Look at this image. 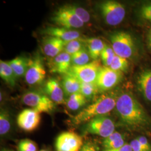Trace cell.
<instances>
[{
    "label": "cell",
    "mask_w": 151,
    "mask_h": 151,
    "mask_svg": "<svg viewBox=\"0 0 151 151\" xmlns=\"http://www.w3.org/2000/svg\"><path fill=\"white\" fill-rule=\"evenodd\" d=\"M11 118L10 114L6 109H1L0 112V134H7L11 129Z\"/></svg>",
    "instance_id": "cell-26"
},
{
    "label": "cell",
    "mask_w": 151,
    "mask_h": 151,
    "mask_svg": "<svg viewBox=\"0 0 151 151\" xmlns=\"http://www.w3.org/2000/svg\"><path fill=\"white\" fill-rule=\"evenodd\" d=\"M130 145L131 146L133 151H146L143 146L141 145L137 139V138L132 140Z\"/></svg>",
    "instance_id": "cell-35"
},
{
    "label": "cell",
    "mask_w": 151,
    "mask_h": 151,
    "mask_svg": "<svg viewBox=\"0 0 151 151\" xmlns=\"http://www.w3.org/2000/svg\"><path fill=\"white\" fill-rule=\"evenodd\" d=\"M118 97L113 93L101 95L76 115L73 119L74 124L78 125L88 122L97 116H105L115 108Z\"/></svg>",
    "instance_id": "cell-2"
},
{
    "label": "cell",
    "mask_w": 151,
    "mask_h": 151,
    "mask_svg": "<svg viewBox=\"0 0 151 151\" xmlns=\"http://www.w3.org/2000/svg\"><path fill=\"white\" fill-rule=\"evenodd\" d=\"M16 121L20 129L27 132H32L40 123V113L32 108L25 109L19 114Z\"/></svg>",
    "instance_id": "cell-12"
},
{
    "label": "cell",
    "mask_w": 151,
    "mask_h": 151,
    "mask_svg": "<svg viewBox=\"0 0 151 151\" xmlns=\"http://www.w3.org/2000/svg\"><path fill=\"white\" fill-rule=\"evenodd\" d=\"M87 100L80 92H77L70 96L66 100L67 108L72 111L77 110L86 104Z\"/></svg>",
    "instance_id": "cell-22"
},
{
    "label": "cell",
    "mask_w": 151,
    "mask_h": 151,
    "mask_svg": "<svg viewBox=\"0 0 151 151\" xmlns=\"http://www.w3.org/2000/svg\"><path fill=\"white\" fill-rule=\"evenodd\" d=\"M136 84L145 100L151 103V68L140 71L137 77Z\"/></svg>",
    "instance_id": "cell-17"
},
{
    "label": "cell",
    "mask_w": 151,
    "mask_h": 151,
    "mask_svg": "<svg viewBox=\"0 0 151 151\" xmlns=\"http://www.w3.org/2000/svg\"><path fill=\"white\" fill-rule=\"evenodd\" d=\"M46 76V70L43 58L40 54H35L29 60V64L25 76V81L30 86L39 85L43 83Z\"/></svg>",
    "instance_id": "cell-7"
},
{
    "label": "cell",
    "mask_w": 151,
    "mask_h": 151,
    "mask_svg": "<svg viewBox=\"0 0 151 151\" xmlns=\"http://www.w3.org/2000/svg\"><path fill=\"white\" fill-rule=\"evenodd\" d=\"M71 66V55L65 52L50 58L48 62L50 72L63 75L68 72Z\"/></svg>",
    "instance_id": "cell-14"
},
{
    "label": "cell",
    "mask_w": 151,
    "mask_h": 151,
    "mask_svg": "<svg viewBox=\"0 0 151 151\" xmlns=\"http://www.w3.org/2000/svg\"><path fill=\"white\" fill-rule=\"evenodd\" d=\"M139 15L143 19L151 23V2L145 4L140 7Z\"/></svg>",
    "instance_id": "cell-31"
},
{
    "label": "cell",
    "mask_w": 151,
    "mask_h": 151,
    "mask_svg": "<svg viewBox=\"0 0 151 151\" xmlns=\"http://www.w3.org/2000/svg\"><path fill=\"white\" fill-rule=\"evenodd\" d=\"M44 92L55 104L66 105L65 93L60 81L55 78H50L44 87Z\"/></svg>",
    "instance_id": "cell-13"
},
{
    "label": "cell",
    "mask_w": 151,
    "mask_h": 151,
    "mask_svg": "<svg viewBox=\"0 0 151 151\" xmlns=\"http://www.w3.org/2000/svg\"><path fill=\"white\" fill-rule=\"evenodd\" d=\"M81 151H96V149L93 144L88 142L83 146Z\"/></svg>",
    "instance_id": "cell-36"
},
{
    "label": "cell",
    "mask_w": 151,
    "mask_h": 151,
    "mask_svg": "<svg viewBox=\"0 0 151 151\" xmlns=\"http://www.w3.org/2000/svg\"><path fill=\"white\" fill-rule=\"evenodd\" d=\"M51 21L59 27H65L69 29H78L84 25V22L67 10L63 6L59 7L54 12L51 18Z\"/></svg>",
    "instance_id": "cell-11"
},
{
    "label": "cell",
    "mask_w": 151,
    "mask_h": 151,
    "mask_svg": "<svg viewBox=\"0 0 151 151\" xmlns=\"http://www.w3.org/2000/svg\"><path fill=\"white\" fill-rule=\"evenodd\" d=\"M115 125L111 119L106 116H100L91 119L87 123L85 132L106 138L115 132Z\"/></svg>",
    "instance_id": "cell-8"
},
{
    "label": "cell",
    "mask_w": 151,
    "mask_h": 151,
    "mask_svg": "<svg viewBox=\"0 0 151 151\" xmlns=\"http://www.w3.org/2000/svg\"><path fill=\"white\" fill-rule=\"evenodd\" d=\"M101 67L100 60H94L83 65L71 66L67 74L74 76L80 82L96 83L99 70Z\"/></svg>",
    "instance_id": "cell-6"
},
{
    "label": "cell",
    "mask_w": 151,
    "mask_h": 151,
    "mask_svg": "<svg viewBox=\"0 0 151 151\" xmlns=\"http://www.w3.org/2000/svg\"><path fill=\"white\" fill-rule=\"evenodd\" d=\"M81 94L87 100L95 98L99 92L96 83H87L80 82V92Z\"/></svg>",
    "instance_id": "cell-25"
},
{
    "label": "cell",
    "mask_w": 151,
    "mask_h": 151,
    "mask_svg": "<svg viewBox=\"0 0 151 151\" xmlns=\"http://www.w3.org/2000/svg\"><path fill=\"white\" fill-rule=\"evenodd\" d=\"M113 150L115 151H133L130 144H127V143H125L124 145L118 149Z\"/></svg>",
    "instance_id": "cell-37"
},
{
    "label": "cell",
    "mask_w": 151,
    "mask_h": 151,
    "mask_svg": "<svg viewBox=\"0 0 151 151\" xmlns=\"http://www.w3.org/2000/svg\"><path fill=\"white\" fill-rule=\"evenodd\" d=\"M61 85L65 95L67 97L80 92V81L70 74L63 75Z\"/></svg>",
    "instance_id": "cell-19"
},
{
    "label": "cell",
    "mask_w": 151,
    "mask_h": 151,
    "mask_svg": "<svg viewBox=\"0 0 151 151\" xmlns=\"http://www.w3.org/2000/svg\"><path fill=\"white\" fill-rule=\"evenodd\" d=\"M47 151V150H40V151Z\"/></svg>",
    "instance_id": "cell-41"
},
{
    "label": "cell",
    "mask_w": 151,
    "mask_h": 151,
    "mask_svg": "<svg viewBox=\"0 0 151 151\" xmlns=\"http://www.w3.org/2000/svg\"><path fill=\"white\" fill-rule=\"evenodd\" d=\"M18 151H37V147L35 142L30 139L21 140L17 146Z\"/></svg>",
    "instance_id": "cell-30"
},
{
    "label": "cell",
    "mask_w": 151,
    "mask_h": 151,
    "mask_svg": "<svg viewBox=\"0 0 151 151\" xmlns=\"http://www.w3.org/2000/svg\"><path fill=\"white\" fill-rule=\"evenodd\" d=\"M1 151H12L10 150H2Z\"/></svg>",
    "instance_id": "cell-40"
},
{
    "label": "cell",
    "mask_w": 151,
    "mask_h": 151,
    "mask_svg": "<svg viewBox=\"0 0 151 151\" xmlns=\"http://www.w3.org/2000/svg\"><path fill=\"white\" fill-rule=\"evenodd\" d=\"M22 101L40 114H52L55 109L56 104L45 92L37 90H31L25 92L22 95Z\"/></svg>",
    "instance_id": "cell-4"
},
{
    "label": "cell",
    "mask_w": 151,
    "mask_h": 151,
    "mask_svg": "<svg viewBox=\"0 0 151 151\" xmlns=\"http://www.w3.org/2000/svg\"><path fill=\"white\" fill-rule=\"evenodd\" d=\"M100 11L106 24L115 27L124 20L126 11L124 6L115 1H105L99 5Z\"/></svg>",
    "instance_id": "cell-5"
},
{
    "label": "cell",
    "mask_w": 151,
    "mask_h": 151,
    "mask_svg": "<svg viewBox=\"0 0 151 151\" xmlns=\"http://www.w3.org/2000/svg\"><path fill=\"white\" fill-rule=\"evenodd\" d=\"M110 40L116 55L128 60L135 55V42L129 33L123 31L113 32L110 36Z\"/></svg>",
    "instance_id": "cell-3"
},
{
    "label": "cell",
    "mask_w": 151,
    "mask_h": 151,
    "mask_svg": "<svg viewBox=\"0 0 151 151\" xmlns=\"http://www.w3.org/2000/svg\"><path fill=\"white\" fill-rule=\"evenodd\" d=\"M109 67L113 70L121 72L122 73L127 72L129 68V62L127 59L116 55L111 65Z\"/></svg>",
    "instance_id": "cell-28"
},
{
    "label": "cell",
    "mask_w": 151,
    "mask_h": 151,
    "mask_svg": "<svg viewBox=\"0 0 151 151\" xmlns=\"http://www.w3.org/2000/svg\"><path fill=\"white\" fill-rule=\"evenodd\" d=\"M147 43L148 48L151 50V28H150L147 33Z\"/></svg>",
    "instance_id": "cell-38"
},
{
    "label": "cell",
    "mask_w": 151,
    "mask_h": 151,
    "mask_svg": "<svg viewBox=\"0 0 151 151\" xmlns=\"http://www.w3.org/2000/svg\"><path fill=\"white\" fill-rule=\"evenodd\" d=\"M63 7L79 18L84 23L90 22V15L84 8L74 4H67L63 6Z\"/></svg>",
    "instance_id": "cell-24"
},
{
    "label": "cell",
    "mask_w": 151,
    "mask_h": 151,
    "mask_svg": "<svg viewBox=\"0 0 151 151\" xmlns=\"http://www.w3.org/2000/svg\"><path fill=\"white\" fill-rule=\"evenodd\" d=\"M65 43L59 38L45 36L42 41L44 53L50 58H54L64 51Z\"/></svg>",
    "instance_id": "cell-15"
},
{
    "label": "cell",
    "mask_w": 151,
    "mask_h": 151,
    "mask_svg": "<svg viewBox=\"0 0 151 151\" xmlns=\"http://www.w3.org/2000/svg\"><path fill=\"white\" fill-rule=\"evenodd\" d=\"M104 151H114V150H104Z\"/></svg>",
    "instance_id": "cell-39"
},
{
    "label": "cell",
    "mask_w": 151,
    "mask_h": 151,
    "mask_svg": "<svg viewBox=\"0 0 151 151\" xmlns=\"http://www.w3.org/2000/svg\"><path fill=\"white\" fill-rule=\"evenodd\" d=\"M83 146L81 136L74 132H64L55 140L56 151H81Z\"/></svg>",
    "instance_id": "cell-10"
},
{
    "label": "cell",
    "mask_w": 151,
    "mask_h": 151,
    "mask_svg": "<svg viewBox=\"0 0 151 151\" xmlns=\"http://www.w3.org/2000/svg\"><path fill=\"white\" fill-rule=\"evenodd\" d=\"M83 41L92 60H99L106 44L101 39L97 38L83 39Z\"/></svg>",
    "instance_id": "cell-18"
},
{
    "label": "cell",
    "mask_w": 151,
    "mask_h": 151,
    "mask_svg": "<svg viewBox=\"0 0 151 151\" xmlns=\"http://www.w3.org/2000/svg\"><path fill=\"white\" fill-rule=\"evenodd\" d=\"M115 55L116 54L112 47L106 44L100 56L104 66L109 67L111 65Z\"/></svg>",
    "instance_id": "cell-29"
},
{
    "label": "cell",
    "mask_w": 151,
    "mask_h": 151,
    "mask_svg": "<svg viewBox=\"0 0 151 151\" xmlns=\"http://www.w3.org/2000/svg\"><path fill=\"white\" fill-rule=\"evenodd\" d=\"M0 76L9 86H15L16 76L8 62L0 60Z\"/></svg>",
    "instance_id": "cell-21"
},
{
    "label": "cell",
    "mask_w": 151,
    "mask_h": 151,
    "mask_svg": "<svg viewBox=\"0 0 151 151\" xmlns=\"http://www.w3.org/2000/svg\"><path fill=\"white\" fill-rule=\"evenodd\" d=\"M139 142L141 145L143 146L146 151H151V146L147 138L145 136H140L137 138Z\"/></svg>",
    "instance_id": "cell-34"
},
{
    "label": "cell",
    "mask_w": 151,
    "mask_h": 151,
    "mask_svg": "<svg viewBox=\"0 0 151 151\" xmlns=\"http://www.w3.org/2000/svg\"><path fill=\"white\" fill-rule=\"evenodd\" d=\"M115 110L122 122L129 128L142 129L151 124V119L145 109L129 92L118 95Z\"/></svg>",
    "instance_id": "cell-1"
},
{
    "label": "cell",
    "mask_w": 151,
    "mask_h": 151,
    "mask_svg": "<svg viewBox=\"0 0 151 151\" xmlns=\"http://www.w3.org/2000/svg\"><path fill=\"white\" fill-rule=\"evenodd\" d=\"M29 60L26 57L18 56L14 59L7 61L16 77L25 76L29 67Z\"/></svg>",
    "instance_id": "cell-20"
},
{
    "label": "cell",
    "mask_w": 151,
    "mask_h": 151,
    "mask_svg": "<svg viewBox=\"0 0 151 151\" xmlns=\"http://www.w3.org/2000/svg\"><path fill=\"white\" fill-rule=\"evenodd\" d=\"M123 73L110 67H102L99 70L96 81L99 92L108 91L118 85L122 80Z\"/></svg>",
    "instance_id": "cell-9"
},
{
    "label": "cell",
    "mask_w": 151,
    "mask_h": 151,
    "mask_svg": "<svg viewBox=\"0 0 151 151\" xmlns=\"http://www.w3.org/2000/svg\"><path fill=\"white\" fill-rule=\"evenodd\" d=\"M42 33L46 35L59 38L65 42H69L80 38L79 32L62 27H48L43 29Z\"/></svg>",
    "instance_id": "cell-16"
},
{
    "label": "cell",
    "mask_w": 151,
    "mask_h": 151,
    "mask_svg": "<svg viewBox=\"0 0 151 151\" xmlns=\"http://www.w3.org/2000/svg\"><path fill=\"white\" fill-rule=\"evenodd\" d=\"M85 46V45L83 41V39L81 38L70 40L69 42H65L63 52L70 55H72L80 50Z\"/></svg>",
    "instance_id": "cell-27"
},
{
    "label": "cell",
    "mask_w": 151,
    "mask_h": 151,
    "mask_svg": "<svg viewBox=\"0 0 151 151\" xmlns=\"http://www.w3.org/2000/svg\"><path fill=\"white\" fill-rule=\"evenodd\" d=\"M123 135H122L120 133L118 132H114L113 134L109 135L108 137L105 138V139L103 141V145L107 144L109 143L114 142L115 140H119L123 139Z\"/></svg>",
    "instance_id": "cell-33"
},
{
    "label": "cell",
    "mask_w": 151,
    "mask_h": 151,
    "mask_svg": "<svg viewBox=\"0 0 151 151\" xmlns=\"http://www.w3.org/2000/svg\"><path fill=\"white\" fill-rule=\"evenodd\" d=\"M90 55L85 46L80 50L71 55L72 66H80L90 63Z\"/></svg>",
    "instance_id": "cell-23"
},
{
    "label": "cell",
    "mask_w": 151,
    "mask_h": 151,
    "mask_svg": "<svg viewBox=\"0 0 151 151\" xmlns=\"http://www.w3.org/2000/svg\"><path fill=\"white\" fill-rule=\"evenodd\" d=\"M125 144V141L123 138L121 139L109 143L107 144L103 145V147L105 148V150H116L122 147Z\"/></svg>",
    "instance_id": "cell-32"
}]
</instances>
